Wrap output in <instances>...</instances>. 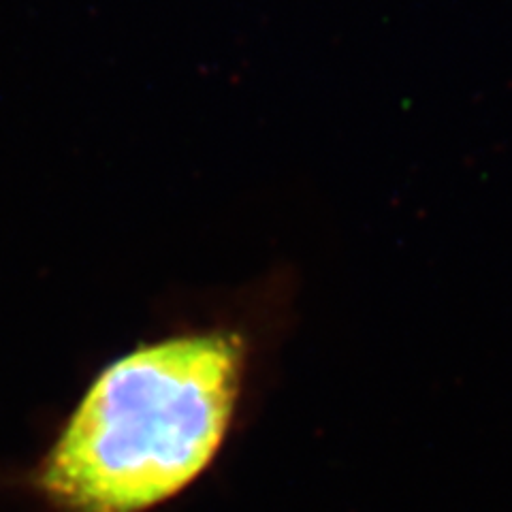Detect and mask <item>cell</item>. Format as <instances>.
Instances as JSON below:
<instances>
[{
	"label": "cell",
	"mask_w": 512,
	"mask_h": 512,
	"mask_svg": "<svg viewBox=\"0 0 512 512\" xmlns=\"http://www.w3.org/2000/svg\"><path fill=\"white\" fill-rule=\"evenodd\" d=\"M248 372L229 329L139 344L79 397L32 474L56 512H152L210 470L227 442Z\"/></svg>",
	"instance_id": "cell-1"
}]
</instances>
